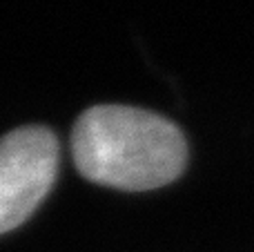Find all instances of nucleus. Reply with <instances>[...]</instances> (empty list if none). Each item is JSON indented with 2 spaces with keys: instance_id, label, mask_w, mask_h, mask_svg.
Returning a JSON list of instances; mask_svg holds the SVG:
<instances>
[{
  "instance_id": "f257e3e1",
  "label": "nucleus",
  "mask_w": 254,
  "mask_h": 252,
  "mask_svg": "<svg viewBox=\"0 0 254 252\" xmlns=\"http://www.w3.org/2000/svg\"><path fill=\"white\" fill-rule=\"evenodd\" d=\"M71 154L87 181L143 192L183 174L188 141L179 125L161 114L127 105H96L76 121Z\"/></svg>"
},
{
  "instance_id": "f03ea898",
  "label": "nucleus",
  "mask_w": 254,
  "mask_h": 252,
  "mask_svg": "<svg viewBox=\"0 0 254 252\" xmlns=\"http://www.w3.org/2000/svg\"><path fill=\"white\" fill-rule=\"evenodd\" d=\"M58 141L47 127L29 125L0 138V235L36 212L58 174Z\"/></svg>"
}]
</instances>
